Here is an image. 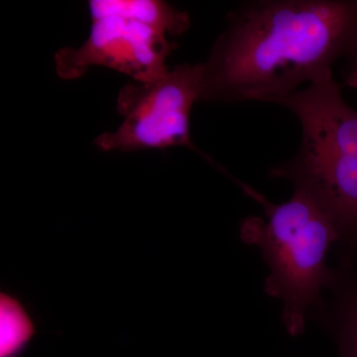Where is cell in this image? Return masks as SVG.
<instances>
[{"instance_id":"6da1fadb","label":"cell","mask_w":357,"mask_h":357,"mask_svg":"<svg viewBox=\"0 0 357 357\" xmlns=\"http://www.w3.org/2000/svg\"><path fill=\"white\" fill-rule=\"evenodd\" d=\"M356 53L357 0L244 1L202 63L199 102L275 105Z\"/></svg>"},{"instance_id":"7a4b0ae2","label":"cell","mask_w":357,"mask_h":357,"mask_svg":"<svg viewBox=\"0 0 357 357\" xmlns=\"http://www.w3.org/2000/svg\"><path fill=\"white\" fill-rule=\"evenodd\" d=\"M264 206L266 220L245 218L241 236L257 246L269 273L265 292L282 303V321L291 335L304 333L307 314L321 303L324 286L330 280L326 255L342 241L332 218L307 192L294 189L285 203L273 204L249 189Z\"/></svg>"},{"instance_id":"3957f363","label":"cell","mask_w":357,"mask_h":357,"mask_svg":"<svg viewBox=\"0 0 357 357\" xmlns=\"http://www.w3.org/2000/svg\"><path fill=\"white\" fill-rule=\"evenodd\" d=\"M202 79V63H185L155 81L124 86L117 100L123 121L114 131L98 136L95 144L107 152L170 147L199 152L192 142L190 117L201 100Z\"/></svg>"},{"instance_id":"277c9868","label":"cell","mask_w":357,"mask_h":357,"mask_svg":"<svg viewBox=\"0 0 357 357\" xmlns=\"http://www.w3.org/2000/svg\"><path fill=\"white\" fill-rule=\"evenodd\" d=\"M91 31L84 44L56 54L59 77L74 79L91 67L109 68L137 83L155 81L168 72L166 60L177 45L165 31L122 11L116 0L89 2Z\"/></svg>"},{"instance_id":"5b68a950","label":"cell","mask_w":357,"mask_h":357,"mask_svg":"<svg viewBox=\"0 0 357 357\" xmlns=\"http://www.w3.org/2000/svg\"><path fill=\"white\" fill-rule=\"evenodd\" d=\"M307 192L333 218L342 239L357 236V156L321 149L302 140L297 154L270 170Z\"/></svg>"},{"instance_id":"8992f818","label":"cell","mask_w":357,"mask_h":357,"mask_svg":"<svg viewBox=\"0 0 357 357\" xmlns=\"http://www.w3.org/2000/svg\"><path fill=\"white\" fill-rule=\"evenodd\" d=\"M275 105L297 117L303 140L321 149L357 156V112L345 102L333 77L284 96Z\"/></svg>"},{"instance_id":"52a82bcc","label":"cell","mask_w":357,"mask_h":357,"mask_svg":"<svg viewBox=\"0 0 357 357\" xmlns=\"http://www.w3.org/2000/svg\"><path fill=\"white\" fill-rule=\"evenodd\" d=\"M36 333L34 321L17 298L0 294V357H20Z\"/></svg>"},{"instance_id":"ba28073f","label":"cell","mask_w":357,"mask_h":357,"mask_svg":"<svg viewBox=\"0 0 357 357\" xmlns=\"http://www.w3.org/2000/svg\"><path fill=\"white\" fill-rule=\"evenodd\" d=\"M342 314L337 337L340 357H357V312L347 301Z\"/></svg>"},{"instance_id":"9c48e42d","label":"cell","mask_w":357,"mask_h":357,"mask_svg":"<svg viewBox=\"0 0 357 357\" xmlns=\"http://www.w3.org/2000/svg\"><path fill=\"white\" fill-rule=\"evenodd\" d=\"M349 65L345 75V84L349 88L357 89V53L349 60Z\"/></svg>"},{"instance_id":"30bf717a","label":"cell","mask_w":357,"mask_h":357,"mask_svg":"<svg viewBox=\"0 0 357 357\" xmlns=\"http://www.w3.org/2000/svg\"><path fill=\"white\" fill-rule=\"evenodd\" d=\"M357 291V290H356ZM347 301L352 305V307L356 309L357 312V292H354L351 294V297L347 298Z\"/></svg>"},{"instance_id":"8fae6325","label":"cell","mask_w":357,"mask_h":357,"mask_svg":"<svg viewBox=\"0 0 357 357\" xmlns=\"http://www.w3.org/2000/svg\"><path fill=\"white\" fill-rule=\"evenodd\" d=\"M352 241V243H357V236L356 237V238L352 239V241Z\"/></svg>"}]
</instances>
